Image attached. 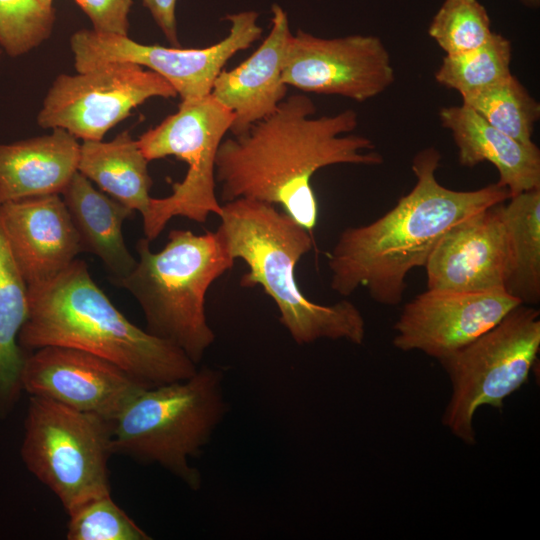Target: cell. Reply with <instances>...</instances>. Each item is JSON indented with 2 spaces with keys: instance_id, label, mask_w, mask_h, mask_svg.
Masks as SVG:
<instances>
[{
  "instance_id": "1",
  "label": "cell",
  "mask_w": 540,
  "mask_h": 540,
  "mask_svg": "<svg viewBox=\"0 0 540 540\" xmlns=\"http://www.w3.org/2000/svg\"><path fill=\"white\" fill-rule=\"evenodd\" d=\"M315 113L313 101L297 93L244 133L223 139L215 161L220 199L280 206L313 234L319 216L314 174L332 165L378 166L384 161L371 139L351 134L358 126L354 110Z\"/></svg>"
},
{
  "instance_id": "2",
  "label": "cell",
  "mask_w": 540,
  "mask_h": 540,
  "mask_svg": "<svg viewBox=\"0 0 540 540\" xmlns=\"http://www.w3.org/2000/svg\"><path fill=\"white\" fill-rule=\"evenodd\" d=\"M441 158L435 147L417 152L410 192L376 220L341 231L328 259L333 291L349 296L364 288L378 304L399 305L408 274L425 266L452 226L510 198L497 183L467 191L443 186L436 178Z\"/></svg>"
},
{
  "instance_id": "3",
  "label": "cell",
  "mask_w": 540,
  "mask_h": 540,
  "mask_svg": "<svg viewBox=\"0 0 540 540\" xmlns=\"http://www.w3.org/2000/svg\"><path fill=\"white\" fill-rule=\"evenodd\" d=\"M18 342L83 350L121 367L148 386L186 379L198 369L181 349L130 322L75 259L52 279L28 286V315Z\"/></svg>"
},
{
  "instance_id": "4",
  "label": "cell",
  "mask_w": 540,
  "mask_h": 540,
  "mask_svg": "<svg viewBox=\"0 0 540 540\" xmlns=\"http://www.w3.org/2000/svg\"><path fill=\"white\" fill-rule=\"evenodd\" d=\"M218 217L217 231L230 255L248 268L240 286L264 290L296 344L321 339L363 343L365 320L355 304L348 300L319 304L299 288L295 268L313 248V234L275 205L253 199L225 202Z\"/></svg>"
},
{
  "instance_id": "5",
  "label": "cell",
  "mask_w": 540,
  "mask_h": 540,
  "mask_svg": "<svg viewBox=\"0 0 540 540\" xmlns=\"http://www.w3.org/2000/svg\"><path fill=\"white\" fill-rule=\"evenodd\" d=\"M136 251L134 269L114 285L136 299L146 331L198 364L216 338L206 317L207 291L232 269L235 259L217 230L197 235L174 229L160 251L153 252L145 237L138 240Z\"/></svg>"
},
{
  "instance_id": "6",
  "label": "cell",
  "mask_w": 540,
  "mask_h": 540,
  "mask_svg": "<svg viewBox=\"0 0 540 540\" xmlns=\"http://www.w3.org/2000/svg\"><path fill=\"white\" fill-rule=\"evenodd\" d=\"M221 371L198 368L190 377L141 390L112 420L113 453L156 463L198 490L197 458L227 405Z\"/></svg>"
},
{
  "instance_id": "7",
  "label": "cell",
  "mask_w": 540,
  "mask_h": 540,
  "mask_svg": "<svg viewBox=\"0 0 540 540\" xmlns=\"http://www.w3.org/2000/svg\"><path fill=\"white\" fill-rule=\"evenodd\" d=\"M112 454V421L29 397L21 459L67 514L92 498L111 494L108 462Z\"/></svg>"
},
{
  "instance_id": "8",
  "label": "cell",
  "mask_w": 540,
  "mask_h": 540,
  "mask_svg": "<svg viewBox=\"0 0 540 540\" xmlns=\"http://www.w3.org/2000/svg\"><path fill=\"white\" fill-rule=\"evenodd\" d=\"M540 349V311L520 304L495 326L439 361L451 382L442 424L467 445L476 443L473 420L484 405L501 409L528 380Z\"/></svg>"
},
{
  "instance_id": "9",
  "label": "cell",
  "mask_w": 540,
  "mask_h": 540,
  "mask_svg": "<svg viewBox=\"0 0 540 540\" xmlns=\"http://www.w3.org/2000/svg\"><path fill=\"white\" fill-rule=\"evenodd\" d=\"M234 116L211 94L182 100L178 110L137 140L150 162L174 156L187 165L185 177L175 183L172 193L151 199L142 216L145 238H158L174 217L205 223L211 214L221 213L216 194L215 161L218 148L230 132Z\"/></svg>"
},
{
  "instance_id": "10",
  "label": "cell",
  "mask_w": 540,
  "mask_h": 540,
  "mask_svg": "<svg viewBox=\"0 0 540 540\" xmlns=\"http://www.w3.org/2000/svg\"><path fill=\"white\" fill-rule=\"evenodd\" d=\"M224 19L230 24L227 36L204 48L144 44L128 35L81 29L70 38L74 67L83 72L106 63H133L163 77L182 100L201 98L211 93L228 60L251 47L263 33L256 11L228 14Z\"/></svg>"
},
{
  "instance_id": "11",
  "label": "cell",
  "mask_w": 540,
  "mask_h": 540,
  "mask_svg": "<svg viewBox=\"0 0 540 540\" xmlns=\"http://www.w3.org/2000/svg\"><path fill=\"white\" fill-rule=\"evenodd\" d=\"M178 94L159 74L127 62L95 66L76 74H60L37 115L45 129L60 128L83 141H101L131 111L154 97Z\"/></svg>"
},
{
  "instance_id": "12",
  "label": "cell",
  "mask_w": 540,
  "mask_h": 540,
  "mask_svg": "<svg viewBox=\"0 0 540 540\" xmlns=\"http://www.w3.org/2000/svg\"><path fill=\"white\" fill-rule=\"evenodd\" d=\"M282 81L303 92L363 102L386 91L395 72L389 51L375 35L323 38L299 29L287 44Z\"/></svg>"
},
{
  "instance_id": "13",
  "label": "cell",
  "mask_w": 540,
  "mask_h": 540,
  "mask_svg": "<svg viewBox=\"0 0 540 540\" xmlns=\"http://www.w3.org/2000/svg\"><path fill=\"white\" fill-rule=\"evenodd\" d=\"M21 385L29 396L110 421L141 390L151 387L104 358L63 346H45L27 353Z\"/></svg>"
},
{
  "instance_id": "14",
  "label": "cell",
  "mask_w": 540,
  "mask_h": 540,
  "mask_svg": "<svg viewBox=\"0 0 540 540\" xmlns=\"http://www.w3.org/2000/svg\"><path fill=\"white\" fill-rule=\"evenodd\" d=\"M521 303L504 290L427 289L407 302L393 325V346L441 361L495 326Z\"/></svg>"
},
{
  "instance_id": "15",
  "label": "cell",
  "mask_w": 540,
  "mask_h": 540,
  "mask_svg": "<svg viewBox=\"0 0 540 540\" xmlns=\"http://www.w3.org/2000/svg\"><path fill=\"white\" fill-rule=\"evenodd\" d=\"M503 203L465 218L440 238L424 266L427 289L505 291L510 259Z\"/></svg>"
},
{
  "instance_id": "16",
  "label": "cell",
  "mask_w": 540,
  "mask_h": 540,
  "mask_svg": "<svg viewBox=\"0 0 540 540\" xmlns=\"http://www.w3.org/2000/svg\"><path fill=\"white\" fill-rule=\"evenodd\" d=\"M0 214L12 255L28 286L52 279L83 252L60 194L8 201L0 204Z\"/></svg>"
},
{
  "instance_id": "17",
  "label": "cell",
  "mask_w": 540,
  "mask_h": 540,
  "mask_svg": "<svg viewBox=\"0 0 540 540\" xmlns=\"http://www.w3.org/2000/svg\"><path fill=\"white\" fill-rule=\"evenodd\" d=\"M271 12V28L261 45L237 67L223 69L210 93L232 112V135L244 133L271 115L287 97L282 67L292 32L280 5H272Z\"/></svg>"
},
{
  "instance_id": "18",
  "label": "cell",
  "mask_w": 540,
  "mask_h": 540,
  "mask_svg": "<svg viewBox=\"0 0 540 540\" xmlns=\"http://www.w3.org/2000/svg\"><path fill=\"white\" fill-rule=\"evenodd\" d=\"M439 119L458 149V162L473 168L489 162L510 197L540 188V150L499 131L465 105L443 107Z\"/></svg>"
},
{
  "instance_id": "19",
  "label": "cell",
  "mask_w": 540,
  "mask_h": 540,
  "mask_svg": "<svg viewBox=\"0 0 540 540\" xmlns=\"http://www.w3.org/2000/svg\"><path fill=\"white\" fill-rule=\"evenodd\" d=\"M80 143L66 130L0 144V204L61 194L78 171Z\"/></svg>"
},
{
  "instance_id": "20",
  "label": "cell",
  "mask_w": 540,
  "mask_h": 540,
  "mask_svg": "<svg viewBox=\"0 0 540 540\" xmlns=\"http://www.w3.org/2000/svg\"><path fill=\"white\" fill-rule=\"evenodd\" d=\"M60 195L83 252H89L102 261L113 284L128 276L137 259L125 243L122 226L135 212L97 189L79 171Z\"/></svg>"
},
{
  "instance_id": "21",
  "label": "cell",
  "mask_w": 540,
  "mask_h": 540,
  "mask_svg": "<svg viewBox=\"0 0 540 540\" xmlns=\"http://www.w3.org/2000/svg\"><path fill=\"white\" fill-rule=\"evenodd\" d=\"M149 161L137 140L123 131L111 141H83L78 171L112 198L144 216L152 197Z\"/></svg>"
},
{
  "instance_id": "22",
  "label": "cell",
  "mask_w": 540,
  "mask_h": 540,
  "mask_svg": "<svg viewBox=\"0 0 540 540\" xmlns=\"http://www.w3.org/2000/svg\"><path fill=\"white\" fill-rule=\"evenodd\" d=\"M28 315V285L12 255L0 214V419L23 393L21 371L28 352L18 337Z\"/></svg>"
},
{
  "instance_id": "23",
  "label": "cell",
  "mask_w": 540,
  "mask_h": 540,
  "mask_svg": "<svg viewBox=\"0 0 540 540\" xmlns=\"http://www.w3.org/2000/svg\"><path fill=\"white\" fill-rule=\"evenodd\" d=\"M502 215L510 259L505 291L535 306L540 302V188L510 197Z\"/></svg>"
},
{
  "instance_id": "24",
  "label": "cell",
  "mask_w": 540,
  "mask_h": 540,
  "mask_svg": "<svg viewBox=\"0 0 540 540\" xmlns=\"http://www.w3.org/2000/svg\"><path fill=\"white\" fill-rule=\"evenodd\" d=\"M511 42L499 33L483 45L456 55H446L437 71L436 81L461 98L478 93L508 78L511 73Z\"/></svg>"
},
{
  "instance_id": "25",
  "label": "cell",
  "mask_w": 540,
  "mask_h": 540,
  "mask_svg": "<svg viewBox=\"0 0 540 540\" xmlns=\"http://www.w3.org/2000/svg\"><path fill=\"white\" fill-rule=\"evenodd\" d=\"M462 104L499 131L522 143H533L540 105L513 74L489 88L463 97Z\"/></svg>"
},
{
  "instance_id": "26",
  "label": "cell",
  "mask_w": 540,
  "mask_h": 540,
  "mask_svg": "<svg viewBox=\"0 0 540 540\" xmlns=\"http://www.w3.org/2000/svg\"><path fill=\"white\" fill-rule=\"evenodd\" d=\"M493 33L489 14L478 0H444L428 27L429 36L446 55L473 50Z\"/></svg>"
},
{
  "instance_id": "27",
  "label": "cell",
  "mask_w": 540,
  "mask_h": 540,
  "mask_svg": "<svg viewBox=\"0 0 540 540\" xmlns=\"http://www.w3.org/2000/svg\"><path fill=\"white\" fill-rule=\"evenodd\" d=\"M68 540H149L112 499L111 494L92 498L68 513Z\"/></svg>"
},
{
  "instance_id": "28",
  "label": "cell",
  "mask_w": 540,
  "mask_h": 540,
  "mask_svg": "<svg viewBox=\"0 0 540 540\" xmlns=\"http://www.w3.org/2000/svg\"><path fill=\"white\" fill-rule=\"evenodd\" d=\"M55 10L38 0H0V46L12 57L29 53L52 34Z\"/></svg>"
},
{
  "instance_id": "29",
  "label": "cell",
  "mask_w": 540,
  "mask_h": 540,
  "mask_svg": "<svg viewBox=\"0 0 540 540\" xmlns=\"http://www.w3.org/2000/svg\"><path fill=\"white\" fill-rule=\"evenodd\" d=\"M99 33L128 35L132 0H74Z\"/></svg>"
},
{
  "instance_id": "30",
  "label": "cell",
  "mask_w": 540,
  "mask_h": 540,
  "mask_svg": "<svg viewBox=\"0 0 540 540\" xmlns=\"http://www.w3.org/2000/svg\"><path fill=\"white\" fill-rule=\"evenodd\" d=\"M144 6L151 13L154 21L161 29L166 39L174 46H179L176 4L177 0H142Z\"/></svg>"
},
{
  "instance_id": "31",
  "label": "cell",
  "mask_w": 540,
  "mask_h": 540,
  "mask_svg": "<svg viewBox=\"0 0 540 540\" xmlns=\"http://www.w3.org/2000/svg\"><path fill=\"white\" fill-rule=\"evenodd\" d=\"M523 5L530 8H537L540 5V0H519Z\"/></svg>"
},
{
  "instance_id": "32",
  "label": "cell",
  "mask_w": 540,
  "mask_h": 540,
  "mask_svg": "<svg viewBox=\"0 0 540 540\" xmlns=\"http://www.w3.org/2000/svg\"><path fill=\"white\" fill-rule=\"evenodd\" d=\"M53 1L54 0H38L41 6H43L46 9L53 10Z\"/></svg>"
},
{
  "instance_id": "33",
  "label": "cell",
  "mask_w": 540,
  "mask_h": 540,
  "mask_svg": "<svg viewBox=\"0 0 540 540\" xmlns=\"http://www.w3.org/2000/svg\"><path fill=\"white\" fill-rule=\"evenodd\" d=\"M0 55H1V51H0Z\"/></svg>"
}]
</instances>
